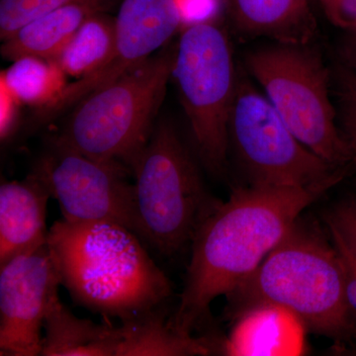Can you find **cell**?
Wrapping results in <instances>:
<instances>
[{"label": "cell", "mask_w": 356, "mask_h": 356, "mask_svg": "<svg viewBox=\"0 0 356 356\" xmlns=\"http://www.w3.org/2000/svg\"><path fill=\"white\" fill-rule=\"evenodd\" d=\"M337 184L236 188L199 227L177 312L168 320L191 337L211 303L250 277L298 222L300 214Z\"/></svg>", "instance_id": "obj_1"}, {"label": "cell", "mask_w": 356, "mask_h": 356, "mask_svg": "<svg viewBox=\"0 0 356 356\" xmlns=\"http://www.w3.org/2000/svg\"><path fill=\"white\" fill-rule=\"evenodd\" d=\"M48 243L60 283L88 310L120 320L161 307L172 289L132 229L108 221L62 219Z\"/></svg>", "instance_id": "obj_2"}, {"label": "cell", "mask_w": 356, "mask_h": 356, "mask_svg": "<svg viewBox=\"0 0 356 356\" xmlns=\"http://www.w3.org/2000/svg\"><path fill=\"white\" fill-rule=\"evenodd\" d=\"M227 297L234 318L255 307H277L316 334L339 343L356 339V318L346 300L341 254L298 222Z\"/></svg>", "instance_id": "obj_3"}, {"label": "cell", "mask_w": 356, "mask_h": 356, "mask_svg": "<svg viewBox=\"0 0 356 356\" xmlns=\"http://www.w3.org/2000/svg\"><path fill=\"white\" fill-rule=\"evenodd\" d=\"M136 233L156 252L173 255L193 241L222 201L208 192L172 124L161 122L130 165Z\"/></svg>", "instance_id": "obj_4"}, {"label": "cell", "mask_w": 356, "mask_h": 356, "mask_svg": "<svg viewBox=\"0 0 356 356\" xmlns=\"http://www.w3.org/2000/svg\"><path fill=\"white\" fill-rule=\"evenodd\" d=\"M175 49L161 51L76 105L56 139L96 161L130 168L151 137L166 86L172 76Z\"/></svg>", "instance_id": "obj_5"}, {"label": "cell", "mask_w": 356, "mask_h": 356, "mask_svg": "<svg viewBox=\"0 0 356 356\" xmlns=\"http://www.w3.org/2000/svg\"><path fill=\"white\" fill-rule=\"evenodd\" d=\"M245 65L304 146L336 168L353 161L350 145L334 123L329 74L318 56L304 44L282 43L250 51Z\"/></svg>", "instance_id": "obj_6"}, {"label": "cell", "mask_w": 356, "mask_h": 356, "mask_svg": "<svg viewBox=\"0 0 356 356\" xmlns=\"http://www.w3.org/2000/svg\"><path fill=\"white\" fill-rule=\"evenodd\" d=\"M172 77L201 161L210 172H221L238 79L231 44L219 25H187L175 49Z\"/></svg>", "instance_id": "obj_7"}, {"label": "cell", "mask_w": 356, "mask_h": 356, "mask_svg": "<svg viewBox=\"0 0 356 356\" xmlns=\"http://www.w3.org/2000/svg\"><path fill=\"white\" fill-rule=\"evenodd\" d=\"M229 142L252 185L309 187L343 177L336 168L304 146L266 96L238 79L229 120Z\"/></svg>", "instance_id": "obj_8"}, {"label": "cell", "mask_w": 356, "mask_h": 356, "mask_svg": "<svg viewBox=\"0 0 356 356\" xmlns=\"http://www.w3.org/2000/svg\"><path fill=\"white\" fill-rule=\"evenodd\" d=\"M32 175L57 201L63 219L113 222L136 233L134 185L121 163L88 158L54 138Z\"/></svg>", "instance_id": "obj_9"}, {"label": "cell", "mask_w": 356, "mask_h": 356, "mask_svg": "<svg viewBox=\"0 0 356 356\" xmlns=\"http://www.w3.org/2000/svg\"><path fill=\"white\" fill-rule=\"evenodd\" d=\"M182 24L178 0H124L115 18L111 58L95 74L67 84L55 102L39 110L37 121L51 120L93 91L114 83L152 57Z\"/></svg>", "instance_id": "obj_10"}, {"label": "cell", "mask_w": 356, "mask_h": 356, "mask_svg": "<svg viewBox=\"0 0 356 356\" xmlns=\"http://www.w3.org/2000/svg\"><path fill=\"white\" fill-rule=\"evenodd\" d=\"M60 284L48 242L0 264V355H41L44 318Z\"/></svg>", "instance_id": "obj_11"}, {"label": "cell", "mask_w": 356, "mask_h": 356, "mask_svg": "<svg viewBox=\"0 0 356 356\" xmlns=\"http://www.w3.org/2000/svg\"><path fill=\"white\" fill-rule=\"evenodd\" d=\"M50 193L34 175L0 186V264L48 242Z\"/></svg>", "instance_id": "obj_12"}, {"label": "cell", "mask_w": 356, "mask_h": 356, "mask_svg": "<svg viewBox=\"0 0 356 356\" xmlns=\"http://www.w3.org/2000/svg\"><path fill=\"white\" fill-rule=\"evenodd\" d=\"M107 0H83L44 14L21 27L3 41L6 60L38 57L55 60L77 30L91 16L102 13Z\"/></svg>", "instance_id": "obj_13"}, {"label": "cell", "mask_w": 356, "mask_h": 356, "mask_svg": "<svg viewBox=\"0 0 356 356\" xmlns=\"http://www.w3.org/2000/svg\"><path fill=\"white\" fill-rule=\"evenodd\" d=\"M41 355L117 356L121 343L119 327L99 325L76 317L58 294L51 300L44 322Z\"/></svg>", "instance_id": "obj_14"}, {"label": "cell", "mask_w": 356, "mask_h": 356, "mask_svg": "<svg viewBox=\"0 0 356 356\" xmlns=\"http://www.w3.org/2000/svg\"><path fill=\"white\" fill-rule=\"evenodd\" d=\"M117 356L209 355L216 351L208 337H184L165 320L161 307L121 321Z\"/></svg>", "instance_id": "obj_15"}, {"label": "cell", "mask_w": 356, "mask_h": 356, "mask_svg": "<svg viewBox=\"0 0 356 356\" xmlns=\"http://www.w3.org/2000/svg\"><path fill=\"white\" fill-rule=\"evenodd\" d=\"M309 0H229L236 26L250 35L304 44L312 34Z\"/></svg>", "instance_id": "obj_16"}, {"label": "cell", "mask_w": 356, "mask_h": 356, "mask_svg": "<svg viewBox=\"0 0 356 356\" xmlns=\"http://www.w3.org/2000/svg\"><path fill=\"white\" fill-rule=\"evenodd\" d=\"M289 312L273 306L255 307L238 316V322L229 341L225 344L227 353L235 355H277L290 350Z\"/></svg>", "instance_id": "obj_17"}, {"label": "cell", "mask_w": 356, "mask_h": 356, "mask_svg": "<svg viewBox=\"0 0 356 356\" xmlns=\"http://www.w3.org/2000/svg\"><path fill=\"white\" fill-rule=\"evenodd\" d=\"M116 40L115 19L102 13L89 17L55 60L67 76L83 79L111 58Z\"/></svg>", "instance_id": "obj_18"}, {"label": "cell", "mask_w": 356, "mask_h": 356, "mask_svg": "<svg viewBox=\"0 0 356 356\" xmlns=\"http://www.w3.org/2000/svg\"><path fill=\"white\" fill-rule=\"evenodd\" d=\"M67 74L54 60L22 57L2 72L1 83L20 104L39 110L49 106L67 86Z\"/></svg>", "instance_id": "obj_19"}, {"label": "cell", "mask_w": 356, "mask_h": 356, "mask_svg": "<svg viewBox=\"0 0 356 356\" xmlns=\"http://www.w3.org/2000/svg\"><path fill=\"white\" fill-rule=\"evenodd\" d=\"M83 0H0V38H10L21 27L44 14Z\"/></svg>", "instance_id": "obj_20"}, {"label": "cell", "mask_w": 356, "mask_h": 356, "mask_svg": "<svg viewBox=\"0 0 356 356\" xmlns=\"http://www.w3.org/2000/svg\"><path fill=\"white\" fill-rule=\"evenodd\" d=\"M332 240L339 241L356 257V200L339 204L327 217Z\"/></svg>", "instance_id": "obj_21"}, {"label": "cell", "mask_w": 356, "mask_h": 356, "mask_svg": "<svg viewBox=\"0 0 356 356\" xmlns=\"http://www.w3.org/2000/svg\"><path fill=\"white\" fill-rule=\"evenodd\" d=\"M341 100L346 140L356 163V76L344 67L341 72Z\"/></svg>", "instance_id": "obj_22"}, {"label": "cell", "mask_w": 356, "mask_h": 356, "mask_svg": "<svg viewBox=\"0 0 356 356\" xmlns=\"http://www.w3.org/2000/svg\"><path fill=\"white\" fill-rule=\"evenodd\" d=\"M332 24L356 32V0H318Z\"/></svg>", "instance_id": "obj_23"}, {"label": "cell", "mask_w": 356, "mask_h": 356, "mask_svg": "<svg viewBox=\"0 0 356 356\" xmlns=\"http://www.w3.org/2000/svg\"><path fill=\"white\" fill-rule=\"evenodd\" d=\"M181 9L184 23H194L208 21L217 8V0H178Z\"/></svg>", "instance_id": "obj_24"}, {"label": "cell", "mask_w": 356, "mask_h": 356, "mask_svg": "<svg viewBox=\"0 0 356 356\" xmlns=\"http://www.w3.org/2000/svg\"><path fill=\"white\" fill-rule=\"evenodd\" d=\"M1 95V116H0V136L1 140H7L15 130L17 106L20 104L9 92L3 83H0Z\"/></svg>", "instance_id": "obj_25"}, {"label": "cell", "mask_w": 356, "mask_h": 356, "mask_svg": "<svg viewBox=\"0 0 356 356\" xmlns=\"http://www.w3.org/2000/svg\"><path fill=\"white\" fill-rule=\"evenodd\" d=\"M334 245L339 254H341V261H343L344 277H346V300H348L350 310L353 311V315L356 318V266L350 252L341 243L334 241Z\"/></svg>", "instance_id": "obj_26"}, {"label": "cell", "mask_w": 356, "mask_h": 356, "mask_svg": "<svg viewBox=\"0 0 356 356\" xmlns=\"http://www.w3.org/2000/svg\"><path fill=\"white\" fill-rule=\"evenodd\" d=\"M344 67L356 76V32H348L341 49Z\"/></svg>", "instance_id": "obj_27"}, {"label": "cell", "mask_w": 356, "mask_h": 356, "mask_svg": "<svg viewBox=\"0 0 356 356\" xmlns=\"http://www.w3.org/2000/svg\"><path fill=\"white\" fill-rule=\"evenodd\" d=\"M332 241H334V242H337V243H339V241H337V240H332ZM341 243V245H343V247L344 248H346V250H348V252H350V254L351 255V257H353V261H355V266H356V257H355V255H353V254H351V252H350V250H348V248H346V247H344V245H343V243Z\"/></svg>", "instance_id": "obj_28"}]
</instances>
